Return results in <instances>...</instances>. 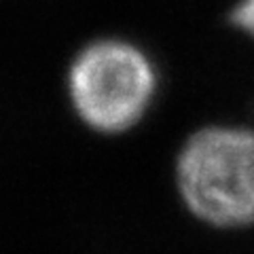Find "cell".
Instances as JSON below:
<instances>
[{
    "label": "cell",
    "mask_w": 254,
    "mask_h": 254,
    "mask_svg": "<svg viewBox=\"0 0 254 254\" xmlns=\"http://www.w3.org/2000/svg\"><path fill=\"white\" fill-rule=\"evenodd\" d=\"M189 212L216 229L254 225V129L210 125L195 131L176 161Z\"/></svg>",
    "instance_id": "cell-1"
},
{
    "label": "cell",
    "mask_w": 254,
    "mask_h": 254,
    "mask_svg": "<svg viewBox=\"0 0 254 254\" xmlns=\"http://www.w3.org/2000/svg\"><path fill=\"white\" fill-rule=\"evenodd\" d=\"M155 91L146 55L121 41L89 45L70 68V95L78 117L93 129L117 133L144 115Z\"/></svg>",
    "instance_id": "cell-2"
},
{
    "label": "cell",
    "mask_w": 254,
    "mask_h": 254,
    "mask_svg": "<svg viewBox=\"0 0 254 254\" xmlns=\"http://www.w3.org/2000/svg\"><path fill=\"white\" fill-rule=\"evenodd\" d=\"M229 21L254 41V0H240L229 13Z\"/></svg>",
    "instance_id": "cell-3"
}]
</instances>
